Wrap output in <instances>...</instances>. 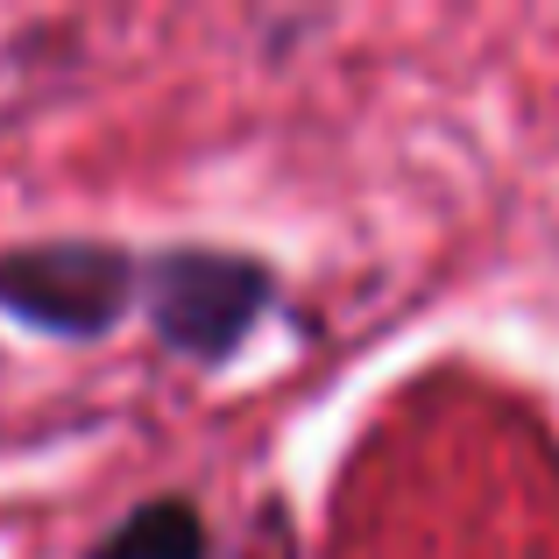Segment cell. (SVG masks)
Wrapping results in <instances>:
<instances>
[{"mask_svg": "<svg viewBox=\"0 0 559 559\" xmlns=\"http://www.w3.org/2000/svg\"><path fill=\"white\" fill-rule=\"evenodd\" d=\"M142 262L107 241H36L0 255V312L22 326L93 341L135 305Z\"/></svg>", "mask_w": 559, "mask_h": 559, "instance_id": "1", "label": "cell"}, {"mask_svg": "<svg viewBox=\"0 0 559 559\" xmlns=\"http://www.w3.org/2000/svg\"><path fill=\"white\" fill-rule=\"evenodd\" d=\"M142 290H150V319L164 333V347H178L191 361H219L241 347V333L270 305V270L227 248H164L156 262H142Z\"/></svg>", "mask_w": 559, "mask_h": 559, "instance_id": "2", "label": "cell"}, {"mask_svg": "<svg viewBox=\"0 0 559 559\" xmlns=\"http://www.w3.org/2000/svg\"><path fill=\"white\" fill-rule=\"evenodd\" d=\"M93 559H205V518L185 496L142 503L114 524V538H99Z\"/></svg>", "mask_w": 559, "mask_h": 559, "instance_id": "3", "label": "cell"}]
</instances>
